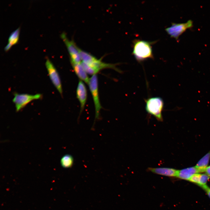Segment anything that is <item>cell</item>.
Wrapping results in <instances>:
<instances>
[{"mask_svg":"<svg viewBox=\"0 0 210 210\" xmlns=\"http://www.w3.org/2000/svg\"><path fill=\"white\" fill-rule=\"evenodd\" d=\"M81 64L88 74L92 76L97 74L100 70L106 68H111L117 71H121L116 67L117 64L107 63L102 62L91 54L79 48Z\"/></svg>","mask_w":210,"mask_h":210,"instance_id":"6da1fadb","label":"cell"},{"mask_svg":"<svg viewBox=\"0 0 210 210\" xmlns=\"http://www.w3.org/2000/svg\"><path fill=\"white\" fill-rule=\"evenodd\" d=\"M157 41H147L135 39L133 41V50L132 54L139 62L141 63L148 59H153L152 45Z\"/></svg>","mask_w":210,"mask_h":210,"instance_id":"7a4b0ae2","label":"cell"},{"mask_svg":"<svg viewBox=\"0 0 210 210\" xmlns=\"http://www.w3.org/2000/svg\"><path fill=\"white\" fill-rule=\"evenodd\" d=\"M145 102L146 112L153 116L158 121H162V113L164 106L163 99L160 97H153L145 99Z\"/></svg>","mask_w":210,"mask_h":210,"instance_id":"3957f363","label":"cell"},{"mask_svg":"<svg viewBox=\"0 0 210 210\" xmlns=\"http://www.w3.org/2000/svg\"><path fill=\"white\" fill-rule=\"evenodd\" d=\"M88 84L94 104L95 113V120H98L100 118V112L102 106L99 98L98 80L97 74L92 76L90 78Z\"/></svg>","mask_w":210,"mask_h":210,"instance_id":"277c9868","label":"cell"},{"mask_svg":"<svg viewBox=\"0 0 210 210\" xmlns=\"http://www.w3.org/2000/svg\"><path fill=\"white\" fill-rule=\"evenodd\" d=\"M42 96L41 94H30L15 93L13 102L15 104L16 111L18 112L20 111L31 101L40 99Z\"/></svg>","mask_w":210,"mask_h":210,"instance_id":"5b68a950","label":"cell"},{"mask_svg":"<svg viewBox=\"0 0 210 210\" xmlns=\"http://www.w3.org/2000/svg\"><path fill=\"white\" fill-rule=\"evenodd\" d=\"M61 37L67 48L69 55L71 63H80L81 60L78 47L73 40H70L66 34L63 32L61 34Z\"/></svg>","mask_w":210,"mask_h":210,"instance_id":"8992f818","label":"cell"},{"mask_svg":"<svg viewBox=\"0 0 210 210\" xmlns=\"http://www.w3.org/2000/svg\"><path fill=\"white\" fill-rule=\"evenodd\" d=\"M193 25L192 21L190 20L184 23H172L171 25L165 30L171 37L177 40L187 29L191 28Z\"/></svg>","mask_w":210,"mask_h":210,"instance_id":"52a82bcc","label":"cell"},{"mask_svg":"<svg viewBox=\"0 0 210 210\" xmlns=\"http://www.w3.org/2000/svg\"><path fill=\"white\" fill-rule=\"evenodd\" d=\"M45 65L49 77L52 83L61 95L62 89L61 80L56 68L48 58L46 59Z\"/></svg>","mask_w":210,"mask_h":210,"instance_id":"ba28073f","label":"cell"},{"mask_svg":"<svg viewBox=\"0 0 210 210\" xmlns=\"http://www.w3.org/2000/svg\"><path fill=\"white\" fill-rule=\"evenodd\" d=\"M77 98L80 104V113L83 110L87 97V89L82 81L80 80L78 84L76 91Z\"/></svg>","mask_w":210,"mask_h":210,"instance_id":"9c48e42d","label":"cell"},{"mask_svg":"<svg viewBox=\"0 0 210 210\" xmlns=\"http://www.w3.org/2000/svg\"><path fill=\"white\" fill-rule=\"evenodd\" d=\"M147 170L154 174L169 177H176L178 170L166 167H149Z\"/></svg>","mask_w":210,"mask_h":210,"instance_id":"30bf717a","label":"cell"},{"mask_svg":"<svg viewBox=\"0 0 210 210\" xmlns=\"http://www.w3.org/2000/svg\"><path fill=\"white\" fill-rule=\"evenodd\" d=\"M72 68L80 80L87 84L90 79L83 66L80 63H71Z\"/></svg>","mask_w":210,"mask_h":210,"instance_id":"8fae6325","label":"cell"},{"mask_svg":"<svg viewBox=\"0 0 210 210\" xmlns=\"http://www.w3.org/2000/svg\"><path fill=\"white\" fill-rule=\"evenodd\" d=\"M200 172L195 166L191 167L178 170L176 177L180 179L189 180L193 175Z\"/></svg>","mask_w":210,"mask_h":210,"instance_id":"7c38bea8","label":"cell"},{"mask_svg":"<svg viewBox=\"0 0 210 210\" xmlns=\"http://www.w3.org/2000/svg\"><path fill=\"white\" fill-rule=\"evenodd\" d=\"M19 32L20 28L18 27L10 34L8 39V43L4 49L5 51H7L12 45L17 43Z\"/></svg>","mask_w":210,"mask_h":210,"instance_id":"4fadbf2b","label":"cell"},{"mask_svg":"<svg viewBox=\"0 0 210 210\" xmlns=\"http://www.w3.org/2000/svg\"><path fill=\"white\" fill-rule=\"evenodd\" d=\"M210 159V150L197 162L195 167L201 172H204Z\"/></svg>","mask_w":210,"mask_h":210,"instance_id":"5bb4252c","label":"cell"},{"mask_svg":"<svg viewBox=\"0 0 210 210\" xmlns=\"http://www.w3.org/2000/svg\"><path fill=\"white\" fill-rule=\"evenodd\" d=\"M74 158L71 155L67 154L63 156L60 160L62 166L64 168H71L74 163Z\"/></svg>","mask_w":210,"mask_h":210,"instance_id":"9a60e30c","label":"cell"},{"mask_svg":"<svg viewBox=\"0 0 210 210\" xmlns=\"http://www.w3.org/2000/svg\"><path fill=\"white\" fill-rule=\"evenodd\" d=\"M210 177L206 174H201L200 183L198 186L200 187L205 185Z\"/></svg>","mask_w":210,"mask_h":210,"instance_id":"2e32d148","label":"cell"},{"mask_svg":"<svg viewBox=\"0 0 210 210\" xmlns=\"http://www.w3.org/2000/svg\"><path fill=\"white\" fill-rule=\"evenodd\" d=\"M201 174L197 173L193 175L189 180V181L195 183L198 186L199 184Z\"/></svg>","mask_w":210,"mask_h":210,"instance_id":"e0dca14e","label":"cell"},{"mask_svg":"<svg viewBox=\"0 0 210 210\" xmlns=\"http://www.w3.org/2000/svg\"><path fill=\"white\" fill-rule=\"evenodd\" d=\"M201 187L205 191L210 198V188L206 184L202 186Z\"/></svg>","mask_w":210,"mask_h":210,"instance_id":"ac0fdd59","label":"cell"},{"mask_svg":"<svg viewBox=\"0 0 210 210\" xmlns=\"http://www.w3.org/2000/svg\"><path fill=\"white\" fill-rule=\"evenodd\" d=\"M204 172L210 177V166H208L206 168Z\"/></svg>","mask_w":210,"mask_h":210,"instance_id":"d6986e66","label":"cell"}]
</instances>
